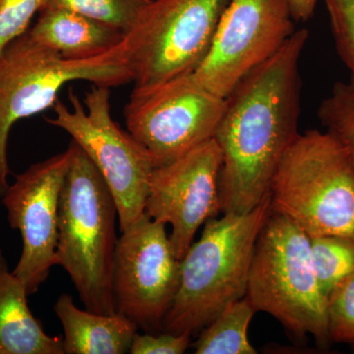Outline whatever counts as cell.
Instances as JSON below:
<instances>
[{"label": "cell", "instance_id": "obj_3", "mask_svg": "<svg viewBox=\"0 0 354 354\" xmlns=\"http://www.w3.org/2000/svg\"><path fill=\"white\" fill-rule=\"evenodd\" d=\"M59 203L57 266L64 268L85 309L116 313L113 272L118 209L108 185L73 140Z\"/></svg>", "mask_w": 354, "mask_h": 354}, {"label": "cell", "instance_id": "obj_5", "mask_svg": "<svg viewBox=\"0 0 354 354\" xmlns=\"http://www.w3.org/2000/svg\"><path fill=\"white\" fill-rule=\"evenodd\" d=\"M297 337L312 335L322 346L328 332L327 297L319 285L308 235L272 209L256 243L246 295Z\"/></svg>", "mask_w": 354, "mask_h": 354}, {"label": "cell", "instance_id": "obj_14", "mask_svg": "<svg viewBox=\"0 0 354 354\" xmlns=\"http://www.w3.org/2000/svg\"><path fill=\"white\" fill-rule=\"evenodd\" d=\"M28 34L37 43L67 59L100 57L118 48L125 35L75 11L44 7Z\"/></svg>", "mask_w": 354, "mask_h": 354}, {"label": "cell", "instance_id": "obj_9", "mask_svg": "<svg viewBox=\"0 0 354 354\" xmlns=\"http://www.w3.org/2000/svg\"><path fill=\"white\" fill-rule=\"evenodd\" d=\"M225 108V99L205 90L186 74L134 87L124 118L128 132L145 147L157 167L213 139Z\"/></svg>", "mask_w": 354, "mask_h": 354}, {"label": "cell", "instance_id": "obj_4", "mask_svg": "<svg viewBox=\"0 0 354 354\" xmlns=\"http://www.w3.org/2000/svg\"><path fill=\"white\" fill-rule=\"evenodd\" d=\"M272 209L309 237L354 236V164L327 131L298 134L270 190Z\"/></svg>", "mask_w": 354, "mask_h": 354}, {"label": "cell", "instance_id": "obj_17", "mask_svg": "<svg viewBox=\"0 0 354 354\" xmlns=\"http://www.w3.org/2000/svg\"><path fill=\"white\" fill-rule=\"evenodd\" d=\"M256 310L246 297L227 305L202 330L193 344L196 354H256L248 328Z\"/></svg>", "mask_w": 354, "mask_h": 354}, {"label": "cell", "instance_id": "obj_19", "mask_svg": "<svg viewBox=\"0 0 354 354\" xmlns=\"http://www.w3.org/2000/svg\"><path fill=\"white\" fill-rule=\"evenodd\" d=\"M150 1L151 0H46L43 8L51 7L75 11L111 26L127 36Z\"/></svg>", "mask_w": 354, "mask_h": 354}, {"label": "cell", "instance_id": "obj_8", "mask_svg": "<svg viewBox=\"0 0 354 354\" xmlns=\"http://www.w3.org/2000/svg\"><path fill=\"white\" fill-rule=\"evenodd\" d=\"M230 0H151L123 41L134 87L193 71L206 53Z\"/></svg>", "mask_w": 354, "mask_h": 354}, {"label": "cell", "instance_id": "obj_7", "mask_svg": "<svg viewBox=\"0 0 354 354\" xmlns=\"http://www.w3.org/2000/svg\"><path fill=\"white\" fill-rule=\"evenodd\" d=\"M72 108L55 102L53 127L71 136L100 171L116 209L121 232L145 216L151 176L156 165L148 150L129 132L121 129L111 113V88L94 85L84 104L69 90Z\"/></svg>", "mask_w": 354, "mask_h": 354}, {"label": "cell", "instance_id": "obj_13", "mask_svg": "<svg viewBox=\"0 0 354 354\" xmlns=\"http://www.w3.org/2000/svg\"><path fill=\"white\" fill-rule=\"evenodd\" d=\"M223 155L215 139L153 169L146 200L149 218L171 227L169 241L181 260L199 228L221 214Z\"/></svg>", "mask_w": 354, "mask_h": 354}, {"label": "cell", "instance_id": "obj_26", "mask_svg": "<svg viewBox=\"0 0 354 354\" xmlns=\"http://www.w3.org/2000/svg\"><path fill=\"white\" fill-rule=\"evenodd\" d=\"M353 348V351H354V348Z\"/></svg>", "mask_w": 354, "mask_h": 354}, {"label": "cell", "instance_id": "obj_11", "mask_svg": "<svg viewBox=\"0 0 354 354\" xmlns=\"http://www.w3.org/2000/svg\"><path fill=\"white\" fill-rule=\"evenodd\" d=\"M177 259L165 225L146 215L121 232L114 252L113 292L118 313L145 332L164 325L178 290Z\"/></svg>", "mask_w": 354, "mask_h": 354}, {"label": "cell", "instance_id": "obj_1", "mask_svg": "<svg viewBox=\"0 0 354 354\" xmlns=\"http://www.w3.org/2000/svg\"><path fill=\"white\" fill-rule=\"evenodd\" d=\"M308 38V30H295L225 97L214 137L223 155L221 214L248 213L270 195L279 165L299 134V64Z\"/></svg>", "mask_w": 354, "mask_h": 354}, {"label": "cell", "instance_id": "obj_18", "mask_svg": "<svg viewBox=\"0 0 354 354\" xmlns=\"http://www.w3.org/2000/svg\"><path fill=\"white\" fill-rule=\"evenodd\" d=\"M309 239L317 279L327 297L339 281L354 274V236L322 235Z\"/></svg>", "mask_w": 354, "mask_h": 354}, {"label": "cell", "instance_id": "obj_2", "mask_svg": "<svg viewBox=\"0 0 354 354\" xmlns=\"http://www.w3.org/2000/svg\"><path fill=\"white\" fill-rule=\"evenodd\" d=\"M272 213L271 195L245 214L209 218L180 260L178 290L165 316V332L191 335L227 305L245 297L256 243Z\"/></svg>", "mask_w": 354, "mask_h": 354}, {"label": "cell", "instance_id": "obj_25", "mask_svg": "<svg viewBox=\"0 0 354 354\" xmlns=\"http://www.w3.org/2000/svg\"><path fill=\"white\" fill-rule=\"evenodd\" d=\"M295 22H305L313 16L318 0H286Z\"/></svg>", "mask_w": 354, "mask_h": 354}, {"label": "cell", "instance_id": "obj_15", "mask_svg": "<svg viewBox=\"0 0 354 354\" xmlns=\"http://www.w3.org/2000/svg\"><path fill=\"white\" fill-rule=\"evenodd\" d=\"M29 295L0 249V354H64V339L44 332L28 304Z\"/></svg>", "mask_w": 354, "mask_h": 354}, {"label": "cell", "instance_id": "obj_20", "mask_svg": "<svg viewBox=\"0 0 354 354\" xmlns=\"http://www.w3.org/2000/svg\"><path fill=\"white\" fill-rule=\"evenodd\" d=\"M318 118L354 164V79L337 82L318 109Z\"/></svg>", "mask_w": 354, "mask_h": 354}, {"label": "cell", "instance_id": "obj_16", "mask_svg": "<svg viewBox=\"0 0 354 354\" xmlns=\"http://www.w3.org/2000/svg\"><path fill=\"white\" fill-rule=\"evenodd\" d=\"M53 310L64 329V354L128 353L138 333V326L120 313L78 308L67 293L57 298Z\"/></svg>", "mask_w": 354, "mask_h": 354}, {"label": "cell", "instance_id": "obj_10", "mask_svg": "<svg viewBox=\"0 0 354 354\" xmlns=\"http://www.w3.org/2000/svg\"><path fill=\"white\" fill-rule=\"evenodd\" d=\"M295 23L286 0H230L191 78L225 99L244 77L281 50L295 32Z\"/></svg>", "mask_w": 354, "mask_h": 354}, {"label": "cell", "instance_id": "obj_21", "mask_svg": "<svg viewBox=\"0 0 354 354\" xmlns=\"http://www.w3.org/2000/svg\"><path fill=\"white\" fill-rule=\"evenodd\" d=\"M330 342L354 348V274L339 281L327 295Z\"/></svg>", "mask_w": 354, "mask_h": 354}, {"label": "cell", "instance_id": "obj_6", "mask_svg": "<svg viewBox=\"0 0 354 354\" xmlns=\"http://www.w3.org/2000/svg\"><path fill=\"white\" fill-rule=\"evenodd\" d=\"M124 41V39H123ZM88 81L116 87L132 82L123 41L109 53L88 59H67L25 32L0 57V198L8 188L9 133L22 118L53 108L65 84Z\"/></svg>", "mask_w": 354, "mask_h": 354}, {"label": "cell", "instance_id": "obj_22", "mask_svg": "<svg viewBox=\"0 0 354 354\" xmlns=\"http://www.w3.org/2000/svg\"><path fill=\"white\" fill-rule=\"evenodd\" d=\"M335 50L354 79V0H322Z\"/></svg>", "mask_w": 354, "mask_h": 354}, {"label": "cell", "instance_id": "obj_23", "mask_svg": "<svg viewBox=\"0 0 354 354\" xmlns=\"http://www.w3.org/2000/svg\"><path fill=\"white\" fill-rule=\"evenodd\" d=\"M46 0H0V57L7 46L29 31Z\"/></svg>", "mask_w": 354, "mask_h": 354}, {"label": "cell", "instance_id": "obj_24", "mask_svg": "<svg viewBox=\"0 0 354 354\" xmlns=\"http://www.w3.org/2000/svg\"><path fill=\"white\" fill-rule=\"evenodd\" d=\"M190 333L181 334L165 332L153 335L151 333L135 335L129 353L131 354H183L189 348Z\"/></svg>", "mask_w": 354, "mask_h": 354}, {"label": "cell", "instance_id": "obj_12", "mask_svg": "<svg viewBox=\"0 0 354 354\" xmlns=\"http://www.w3.org/2000/svg\"><path fill=\"white\" fill-rule=\"evenodd\" d=\"M73 153L71 141L64 152L18 174L1 196L9 225L22 239V252L13 272L24 281L30 295L57 266L60 195Z\"/></svg>", "mask_w": 354, "mask_h": 354}]
</instances>
